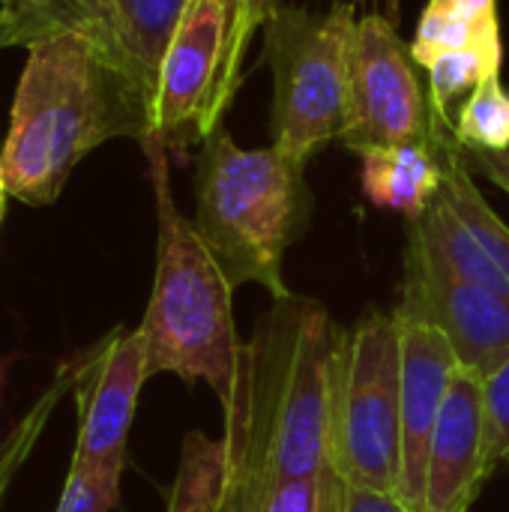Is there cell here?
I'll use <instances>...</instances> for the list:
<instances>
[{"label":"cell","instance_id":"cell-8","mask_svg":"<svg viewBox=\"0 0 509 512\" xmlns=\"http://www.w3.org/2000/svg\"><path fill=\"white\" fill-rule=\"evenodd\" d=\"M393 312L444 333L459 366L480 381L509 360V297L459 276L414 222L408 225L402 300Z\"/></svg>","mask_w":509,"mask_h":512},{"label":"cell","instance_id":"cell-1","mask_svg":"<svg viewBox=\"0 0 509 512\" xmlns=\"http://www.w3.org/2000/svg\"><path fill=\"white\" fill-rule=\"evenodd\" d=\"M345 330L309 297L273 300L240 348L225 414L228 498L222 512H252L264 489L330 465L333 396Z\"/></svg>","mask_w":509,"mask_h":512},{"label":"cell","instance_id":"cell-22","mask_svg":"<svg viewBox=\"0 0 509 512\" xmlns=\"http://www.w3.org/2000/svg\"><path fill=\"white\" fill-rule=\"evenodd\" d=\"M123 468H90L72 459L57 512H111L120 504Z\"/></svg>","mask_w":509,"mask_h":512},{"label":"cell","instance_id":"cell-2","mask_svg":"<svg viewBox=\"0 0 509 512\" xmlns=\"http://www.w3.org/2000/svg\"><path fill=\"white\" fill-rule=\"evenodd\" d=\"M153 96L102 42L66 30L27 45L0 177L12 198L42 207L57 201L75 165L111 138L147 141Z\"/></svg>","mask_w":509,"mask_h":512},{"label":"cell","instance_id":"cell-9","mask_svg":"<svg viewBox=\"0 0 509 512\" xmlns=\"http://www.w3.org/2000/svg\"><path fill=\"white\" fill-rule=\"evenodd\" d=\"M189 0H0V48L81 30L114 51L156 105V78Z\"/></svg>","mask_w":509,"mask_h":512},{"label":"cell","instance_id":"cell-15","mask_svg":"<svg viewBox=\"0 0 509 512\" xmlns=\"http://www.w3.org/2000/svg\"><path fill=\"white\" fill-rule=\"evenodd\" d=\"M357 156L363 162V192L375 207L402 213L411 222L432 207L444 171L429 138L420 144L363 147L357 150Z\"/></svg>","mask_w":509,"mask_h":512},{"label":"cell","instance_id":"cell-5","mask_svg":"<svg viewBox=\"0 0 509 512\" xmlns=\"http://www.w3.org/2000/svg\"><path fill=\"white\" fill-rule=\"evenodd\" d=\"M357 18V3L336 0L327 12L279 6L264 24L273 69L270 144L300 165L342 132Z\"/></svg>","mask_w":509,"mask_h":512},{"label":"cell","instance_id":"cell-6","mask_svg":"<svg viewBox=\"0 0 509 512\" xmlns=\"http://www.w3.org/2000/svg\"><path fill=\"white\" fill-rule=\"evenodd\" d=\"M330 465L351 486L396 492L402 468V339L396 312L369 309L345 333Z\"/></svg>","mask_w":509,"mask_h":512},{"label":"cell","instance_id":"cell-18","mask_svg":"<svg viewBox=\"0 0 509 512\" xmlns=\"http://www.w3.org/2000/svg\"><path fill=\"white\" fill-rule=\"evenodd\" d=\"M504 54L495 51H450L435 57L429 69V111L450 117V105L459 102V96H471L483 81L501 75ZM453 120V117H450Z\"/></svg>","mask_w":509,"mask_h":512},{"label":"cell","instance_id":"cell-14","mask_svg":"<svg viewBox=\"0 0 509 512\" xmlns=\"http://www.w3.org/2000/svg\"><path fill=\"white\" fill-rule=\"evenodd\" d=\"M486 480L483 381L459 366L432 435L423 512H468Z\"/></svg>","mask_w":509,"mask_h":512},{"label":"cell","instance_id":"cell-26","mask_svg":"<svg viewBox=\"0 0 509 512\" xmlns=\"http://www.w3.org/2000/svg\"><path fill=\"white\" fill-rule=\"evenodd\" d=\"M462 156L471 171H480L489 177L498 189L509 195V150H468L462 147Z\"/></svg>","mask_w":509,"mask_h":512},{"label":"cell","instance_id":"cell-16","mask_svg":"<svg viewBox=\"0 0 509 512\" xmlns=\"http://www.w3.org/2000/svg\"><path fill=\"white\" fill-rule=\"evenodd\" d=\"M228 447L204 432H189L180 453V468L168 495V512H222L228 498Z\"/></svg>","mask_w":509,"mask_h":512},{"label":"cell","instance_id":"cell-24","mask_svg":"<svg viewBox=\"0 0 509 512\" xmlns=\"http://www.w3.org/2000/svg\"><path fill=\"white\" fill-rule=\"evenodd\" d=\"M483 453L489 477L509 465V360L483 378Z\"/></svg>","mask_w":509,"mask_h":512},{"label":"cell","instance_id":"cell-28","mask_svg":"<svg viewBox=\"0 0 509 512\" xmlns=\"http://www.w3.org/2000/svg\"><path fill=\"white\" fill-rule=\"evenodd\" d=\"M357 6H381V15H387L393 24H399V0H354Z\"/></svg>","mask_w":509,"mask_h":512},{"label":"cell","instance_id":"cell-11","mask_svg":"<svg viewBox=\"0 0 509 512\" xmlns=\"http://www.w3.org/2000/svg\"><path fill=\"white\" fill-rule=\"evenodd\" d=\"M429 144L444 180L432 207L414 219L417 231L459 276L509 297V228L477 189L450 117L429 111Z\"/></svg>","mask_w":509,"mask_h":512},{"label":"cell","instance_id":"cell-25","mask_svg":"<svg viewBox=\"0 0 509 512\" xmlns=\"http://www.w3.org/2000/svg\"><path fill=\"white\" fill-rule=\"evenodd\" d=\"M339 512H414L396 492L369 489V486H351L342 483V504Z\"/></svg>","mask_w":509,"mask_h":512},{"label":"cell","instance_id":"cell-20","mask_svg":"<svg viewBox=\"0 0 509 512\" xmlns=\"http://www.w3.org/2000/svg\"><path fill=\"white\" fill-rule=\"evenodd\" d=\"M453 135L468 150H509V90L501 75L483 81L459 108Z\"/></svg>","mask_w":509,"mask_h":512},{"label":"cell","instance_id":"cell-13","mask_svg":"<svg viewBox=\"0 0 509 512\" xmlns=\"http://www.w3.org/2000/svg\"><path fill=\"white\" fill-rule=\"evenodd\" d=\"M399 318V315H396ZM402 339V468L396 495L423 512L432 435L459 360L444 333L429 324L399 318Z\"/></svg>","mask_w":509,"mask_h":512},{"label":"cell","instance_id":"cell-23","mask_svg":"<svg viewBox=\"0 0 509 512\" xmlns=\"http://www.w3.org/2000/svg\"><path fill=\"white\" fill-rule=\"evenodd\" d=\"M279 0H237V12L231 21V39H228V54H225V66H222V87H219V114H225V108L231 105L240 81H243V54L246 45L252 39V33L270 21V15L279 9Z\"/></svg>","mask_w":509,"mask_h":512},{"label":"cell","instance_id":"cell-19","mask_svg":"<svg viewBox=\"0 0 509 512\" xmlns=\"http://www.w3.org/2000/svg\"><path fill=\"white\" fill-rule=\"evenodd\" d=\"M69 387H72V375H69V363H66V366L57 369L54 381L39 393V399L30 405V411L0 441V510H3V501L9 495L18 471L24 468V462L30 459V453L39 447L42 432H45L54 408L60 405L63 393H69Z\"/></svg>","mask_w":509,"mask_h":512},{"label":"cell","instance_id":"cell-31","mask_svg":"<svg viewBox=\"0 0 509 512\" xmlns=\"http://www.w3.org/2000/svg\"><path fill=\"white\" fill-rule=\"evenodd\" d=\"M222 3H225V6H228V9H231V15H234V12H237V0H222Z\"/></svg>","mask_w":509,"mask_h":512},{"label":"cell","instance_id":"cell-3","mask_svg":"<svg viewBox=\"0 0 509 512\" xmlns=\"http://www.w3.org/2000/svg\"><path fill=\"white\" fill-rule=\"evenodd\" d=\"M156 198V276L141 321L147 375L204 381L225 405L234 393L240 339L231 315V282L171 195V156L156 141H141Z\"/></svg>","mask_w":509,"mask_h":512},{"label":"cell","instance_id":"cell-29","mask_svg":"<svg viewBox=\"0 0 509 512\" xmlns=\"http://www.w3.org/2000/svg\"><path fill=\"white\" fill-rule=\"evenodd\" d=\"M9 192H6V186H3V177H0V219H3V198H6Z\"/></svg>","mask_w":509,"mask_h":512},{"label":"cell","instance_id":"cell-30","mask_svg":"<svg viewBox=\"0 0 509 512\" xmlns=\"http://www.w3.org/2000/svg\"><path fill=\"white\" fill-rule=\"evenodd\" d=\"M3 384H6V369H3V360H0V399H3Z\"/></svg>","mask_w":509,"mask_h":512},{"label":"cell","instance_id":"cell-21","mask_svg":"<svg viewBox=\"0 0 509 512\" xmlns=\"http://www.w3.org/2000/svg\"><path fill=\"white\" fill-rule=\"evenodd\" d=\"M342 477L327 468L309 477H294L264 489L252 512H339Z\"/></svg>","mask_w":509,"mask_h":512},{"label":"cell","instance_id":"cell-12","mask_svg":"<svg viewBox=\"0 0 509 512\" xmlns=\"http://www.w3.org/2000/svg\"><path fill=\"white\" fill-rule=\"evenodd\" d=\"M78 411L72 459L90 468H126V441L147 375L141 330H111L75 363H69Z\"/></svg>","mask_w":509,"mask_h":512},{"label":"cell","instance_id":"cell-27","mask_svg":"<svg viewBox=\"0 0 509 512\" xmlns=\"http://www.w3.org/2000/svg\"><path fill=\"white\" fill-rule=\"evenodd\" d=\"M432 9H456V12H468V15H486V12H498L495 0H429Z\"/></svg>","mask_w":509,"mask_h":512},{"label":"cell","instance_id":"cell-4","mask_svg":"<svg viewBox=\"0 0 509 512\" xmlns=\"http://www.w3.org/2000/svg\"><path fill=\"white\" fill-rule=\"evenodd\" d=\"M303 168L273 144L237 147L222 126L204 138L195 177V228L231 288L255 282L273 300L291 297L282 261L312 213Z\"/></svg>","mask_w":509,"mask_h":512},{"label":"cell","instance_id":"cell-7","mask_svg":"<svg viewBox=\"0 0 509 512\" xmlns=\"http://www.w3.org/2000/svg\"><path fill=\"white\" fill-rule=\"evenodd\" d=\"M414 66L411 45L402 42L387 15L366 12L357 18L339 132L348 150L420 144L429 138V99Z\"/></svg>","mask_w":509,"mask_h":512},{"label":"cell","instance_id":"cell-10","mask_svg":"<svg viewBox=\"0 0 509 512\" xmlns=\"http://www.w3.org/2000/svg\"><path fill=\"white\" fill-rule=\"evenodd\" d=\"M231 21L234 15L222 0H189L171 33L156 78L150 135L168 156H186L195 141L204 144L222 126L219 87Z\"/></svg>","mask_w":509,"mask_h":512},{"label":"cell","instance_id":"cell-17","mask_svg":"<svg viewBox=\"0 0 509 512\" xmlns=\"http://www.w3.org/2000/svg\"><path fill=\"white\" fill-rule=\"evenodd\" d=\"M468 48L504 54L498 12L468 15L456 9H432V6L423 9L411 42V57L417 66L426 69L435 57L450 51H468Z\"/></svg>","mask_w":509,"mask_h":512}]
</instances>
